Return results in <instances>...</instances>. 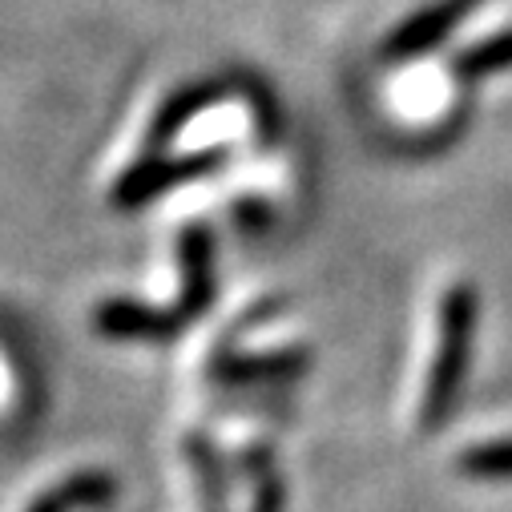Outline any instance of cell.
I'll list each match as a JSON object with an SVG mask.
<instances>
[{
	"label": "cell",
	"mask_w": 512,
	"mask_h": 512,
	"mask_svg": "<svg viewBox=\"0 0 512 512\" xmlns=\"http://www.w3.org/2000/svg\"><path fill=\"white\" fill-rule=\"evenodd\" d=\"M476 315L480 299L468 279L452 283L440 303V339H436V359L428 367L424 400H420V432H440L460 400L464 375L472 363V335H476Z\"/></svg>",
	"instance_id": "1"
},
{
	"label": "cell",
	"mask_w": 512,
	"mask_h": 512,
	"mask_svg": "<svg viewBox=\"0 0 512 512\" xmlns=\"http://www.w3.org/2000/svg\"><path fill=\"white\" fill-rule=\"evenodd\" d=\"M226 162H230L226 146H206V150H190V154H146L142 162H134L130 170L113 182L109 202L117 210H138V206L170 194L182 182L218 174Z\"/></svg>",
	"instance_id": "2"
},
{
	"label": "cell",
	"mask_w": 512,
	"mask_h": 512,
	"mask_svg": "<svg viewBox=\"0 0 512 512\" xmlns=\"http://www.w3.org/2000/svg\"><path fill=\"white\" fill-rule=\"evenodd\" d=\"M311 367V347H275V351H226L218 347L206 363L214 383H234V388H250V383H283L295 379Z\"/></svg>",
	"instance_id": "3"
},
{
	"label": "cell",
	"mask_w": 512,
	"mask_h": 512,
	"mask_svg": "<svg viewBox=\"0 0 512 512\" xmlns=\"http://www.w3.org/2000/svg\"><path fill=\"white\" fill-rule=\"evenodd\" d=\"M178 267H182V291H178V315L202 319L214 303V230L206 222H190L178 234Z\"/></svg>",
	"instance_id": "4"
},
{
	"label": "cell",
	"mask_w": 512,
	"mask_h": 512,
	"mask_svg": "<svg viewBox=\"0 0 512 512\" xmlns=\"http://www.w3.org/2000/svg\"><path fill=\"white\" fill-rule=\"evenodd\" d=\"M186 327V319L178 315V307L162 311L138 299H105L93 307V331L109 335V339H150V343H166L178 339Z\"/></svg>",
	"instance_id": "5"
},
{
	"label": "cell",
	"mask_w": 512,
	"mask_h": 512,
	"mask_svg": "<svg viewBox=\"0 0 512 512\" xmlns=\"http://www.w3.org/2000/svg\"><path fill=\"white\" fill-rule=\"evenodd\" d=\"M476 5H480V0H436V5L420 9L416 17H408L388 41H383V57H388V61H412V57H420V53L440 49V45L452 37V29H456Z\"/></svg>",
	"instance_id": "6"
},
{
	"label": "cell",
	"mask_w": 512,
	"mask_h": 512,
	"mask_svg": "<svg viewBox=\"0 0 512 512\" xmlns=\"http://www.w3.org/2000/svg\"><path fill=\"white\" fill-rule=\"evenodd\" d=\"M230 89H234V81L210 77V81H190V85L166 93V101L158 105L150 130H146V154H162V150L182 134V125H190L198 113H206V109H214L218 101H226Z\"/></svg>",
	"instance_id": "7"
},
{
	"label": "cell",
	"mask_w": 512,
	"mask_h": 512,
	"mask_svg": "<svg viewBox=\"0 0 512 512\" xmlns=\"http://www.w3.org/2000/svg\"><path fill=\"white\" fill-rule=\"evenodd\" d=\"M117 500V476L105 468H81L53 488L37 492L25 512H73V508H105Z\"/></svg>",
	"instance_id": "8"
},
{
	"label": "cell",
	"mask_w": 512,
	"mask_h": 512,
	"mask_svg": "<svg viewBox=\"0 0 512 512\" xmlns=\"http://www.w3.org/2000/svg\"><path fill=\"white\" fill-rule=\"evenodd\" d=\"M182 456L190 460L194 476H198V496H202V512H226L230 504V468L222 460V452L214 448L210 432L194 428L182 436Z\"/></svg>",
	"instance_id": "9"
},
{
	"label": "cell",
	"mask_w": 512,
	"mask_h": 512,
	"mask_svg": "<svg viewBox=\"0 0 512 512\" xmlns=\"http://www.w3.org/2000/svg\"><path fill=\"white\" fill-rule=\"evenodd\" d=\"M238 472L250 476V488H254L250 512H283L287 508V484H283L275 448L267 440H246L238 448Z\"/></svg>",
	"instance_id": "10"
},
{
	"label": "cell",
	"mask_w": 512,
	"mask_h": 512,
	"mask_svg": "<svg viewBox=\"0 0 512 512\" xmlns=\"http://www.w3.org/2000/svg\"><path fill=\"white\" fill-rule=\"evenodd\" d=\"M512 69V25L468 45L464 53H456L452 61V77L464 81V85H476V81H488L496 73H508Z\"/></svg>",
	"instance_id": "11"
},
{
	"label": "cell",
	"mask_w": 512,
	"mask_h": 512,
	"mask_svg": "<svg viewBox=\"0 0 512 512\" xmlns=\"http://www.w3.org/2000/svg\"><path fill=\"white\" fill-rule=\"evenodd\" d=\"M460 472L480 480H512V440H480L460 452Z\"/></svg>",
	"instance_id": "12"
},
{
	"label": "cell",
	"mask_w": 512,
	"mask_h": 512,
	"mask_svg": "<svg viewBox=\"0 0 512 512\" xmlns=\"http://www.w3.org/2000/svg\"><path fill=\"white\" fill-rule=\"evenodd\" d=\"M234 218L246 230H267L271 226V206L263 198H242V202H234Z\"/></svg>",
	"instance_id": "13"
}]
</instances>
